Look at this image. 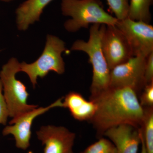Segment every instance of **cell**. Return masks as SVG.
Wrapping results in <instances>:
<instances>
[{"instance_id":"obj_1","label":"cell","mask_w":153,"mask_h":153,"mask_svg":"<svg viewBox=\"0 0 153 153\" xmlns=\"http://www.w3.org/2000/svg\"><path fill=\"white\" fill-rule=\"evenodd\" d=\"M90 100L96 110L90 121L98 135L108 129L122 124L139 128L144 116V108L140 103L137 93L129 88H110Z\"/></svg>"},{"instance_id":"obj_2","label":"cell","mask_w":153,"mask_h":153,"mask_svg":"<svg viewBox=\"0 0 153 153\" xmlns=\"http://www.w3.org/2000/svg\"><path fill=\"white\" fill-rule=\"evenodd\" d=\"M106 25L94 24L89 30V38L86 42L77 40L71 50L85 52L92 66L93 76L90 86V98L103 93L110 88L111 70L102 52L101 40Z\"/></svg>"},{"instance_id":"obj_3","label":"cell","mask_w":153,"mask_h":153,"mask_svg":"<svg viewBox=\"0 0 153 153\" xmlns=\"http://www.w3.org/2000/svg\"><path fill=\"white\" fill-rule=\"evenodd\" d=\"M62 14L71 19L64 24L69 32H75L90 24L115 25L118 20L107 13L100 0H62Z\"/></svg>"},{"instance_id":"obj_4","label":"cell","mask_w":153,"mask_h":153,"mask_svg":"<svg viewBox=\"0 0 153 153\" xmlns=\"http://www.w3.org/2000/svg\"><path fill=\"white\" fill-rule=\"evenodd\" d=\"M20 71V63L15 57H12L2 66L0 71L4 97L7 107L9 116L13 117L9 123L27 113L37 108V105L27 103L29 94L25 84L16 78V74Z\"/></svg>"},{"instance_id":"obj_5","label":"cell","mask_w":153,"mask_h":153,"mask_svg":"<svg viewBox=\"0 0 153 153\" xmlns=\"http://www.w3.org/2000/svg\"><path fill=\"white\" fill-rule=\"evenodd\" d=\"M64 41L56 36L48 35L45 48L41 56L30 64L20 63V71L27 74L33 88H36L38 76L44 78L50 71L63 74L65 71V63L62 52H67Z\"/></svg>"},{"instance_id":"obj_6","label":"cell","mask_w":153,"mask_h":153,"mask_svg":"<svg viewBox=\"0 0 153 153\" xmlns=\"http://www.w3.org/2000/svg\"><path fill=\"white\" fill-rule=\"evenodd\" d=\"M116 26L128 42L133 56L147 57L153 52V27L127 18L118 20Z\"/></svg>"},{"instance_id":"obj_7","label":"cell","mask_w":153,"mask_h":153,"mask_svg":"<svg viewBox=\"0 0 153 153\" xmlns=\"http://www.w3.org/2000/svg\"><path fill=\"white\" fill-rule=\"evenodd\" d=\"M146 57L134 56L111 70L110 88H129L136 92L146 85L145 68Z\"/></svg>"},{"instance_id":"obj_8","label":"cell","mask_w":153,"mask_h":153,"mask_svg":"<svg viewBox=\"0 0 153 153\" xmlns=\"http://www.w3.org/2000/svg\"><path fill=\"white\" fill-rule=\"evenodd\" d=\"M101 48L110 70L133 57L126 39L116 25H106Z\"/></svg>"},{"instance_id":"obj_9","label":"cell","mask_w":153,"mask_h":153,"mask_svg":"<svg viewBox=\"0 0 153 153\" xmlns=\"http://www.w3.org/2000/svg\"><path fill=\"white\" fill-rule=\"evenodd\" d=\"M62 98L59 99L47 107L36 108L18 118L10 124L13 126H7L3 131L4 136L13 135L16 140V146L19 149L26 150L30 145L31 137V128L34 120L49 110L56 107H62Z\"/></svg>"},{"instance_id":"obj_10","label":"cell","mask_w":153,"mask_h":153,"mask_svg":"<svg viewBox=\"0 0 153 153\" xmlns=\"http://www.w3.org/2000/svg\"><path fill=\"white\" fill-rule=\"evenodd\" d=\"M36 134L44 146V153H74L75 134L66 128L43 126Z\"/></svg>"},{"instance_id":"obj_11","label":"cell","mask_w":153,"mask_h":153,"mask_svg":"<svg viewBox=\"0 0 153 153\" xmlns=\"http://www.w3.org/2000/svg\"><path fill=\"white\" fill-rule=\"evenodd\" d=\"M103 135L114 145L118 153H137L141 143L140 128L122 124L108 129Z\"/></svg>"},{"instance_id":"obj_12","label":"cell","mask_w":153,"mask_h":153,"mask_svg":"<svg viewBox=\"0 0 153 153\" xmlns=\"http://www.w3.org/2000/svg\"><path fill=\"white\" fill-rule=\"evenodd\" d=\"M63 98L62 107L68 108L75 120H91L96 110V105L94 102L90 100H86L82 94L74 91L69 92Z\"/></svg>"},{"instance_id":"obj_13","label":"cell","mask_w":153,"mask_h":153,"mask_svg":"<svg viewBox=\"0 0 153 153\" xmlns=\"http://www.w3.org/2000/svg\"><path fill=\"white\" fill-rule=\"evenodd\" d=\"M53 0H27L16 10L18 29L25 31L30 25L39 21L43 10Z\"/></svg>"},{"instance_id":"obj_14","label":"cell","mask_w":153,"mask_h":153,"mask_svg":"<svg viewBox=\"0 0 153 153\" xmlns=\"http://www.w3.org/2000/svg\"><path fill=\"white\" fill-rule=\"evenodd\" d=\"M153 0H130L128 18L149 24L152 19L150 8Z\"/></svg>"},{"instance_id":"obj_15","label":"cell","mask_w":153,"mask_h":153,"mask_svg":"<svg viewBox=\"0 0 153 153\" xmlns=\"http://www.w3.org/2000/svg\"><path fill=\"white\" fill-rule=\"evenodd\" d=\"M141 133L148 153H153V107L145 108Z\"/></svg>"},{"instance_id":"obj_16","label":"cell","mask_w":153,"mask_h":153,"mask_svg":"<svg viewBox=\"0 0 153 153\" xmlns=\"http://www.w3.org/2000/svg\"><path fill=\"white\" fill-rule=\"evenodd\" d=\"M82 153H118V152L110 140L101 137L96 142L88 147Z\"/></svg>"},{"instance_id":"obj_17","label":"cell","mask_w":153,"mask_h":153,"mask_svg":"<svg viewBox=\"0 0 153 153\" xmlns=\"http://www.w3.org/2000/svg\"><path fill=\"white\" fill-rule=\"evenodd\" d=\"M110 8L118 20L126 19L128 16L129 0H106Z\"/></svg>"},{"instance_id":"obj_18","label":"cell","mask_w":153,"mask_h":153,"mask_svg":"<svg viewBox=\"0 0 153 153\" xmlns=\"http://www.w3.org/2000/svg\"><path fill=\"white\" fill-rule=\"evenodd\" d=\"M139 100L140 103L143 108L153 107V82L146 84Z\"/></svg>"},{"instance_id":"obj_19","label":"cell","mask_w":153,"mask_h":153,"mask_svg":"<svg viewBox=\"0 0 153 153\" xmlns=\"http://www.w3.org/2000/svg\"><path fill=\"white\" fill-rule=\"evenodd\" d=\"M2 84L0 79V124L6 125L9 114L7 107L2 94Z\"/></svg>"},{"instance_id":"obj_20","label":"cell","mask_w":153,"mask_h":153,"mask_svg":"<svg viewBox=\"0 0 153 153\" xmlns=\"http://www.w3.org/2000/svg\"><path fill=\"white\" fill-rule=\"evenodd\" d=\"M145 80L146 85L153 82V52L146 57L145 68Z\"/></svg>"},{"instance_id":"obj_21","label":"cell","mask_w":153,"mask_h":153,"mask_svg":"<svg viewBox=\"0 0 153 153\" xmlns=\"http://www.w3.org/2000/svg\"><path fill=\"white\" fill-rule=\"evenodd\" d=\"M141 143L142 144V149L140 153H148L147 152L145 146L144 142L143 139L142 135L141 133Z\"/></svg>"},{"instance_id":"obj_22","label":"cell","mask_w":153,"mask_h":153,"mask_svg":"<svg viewBox=\"0 0 153 153\" xmlns=\"http://www.w3.org/2000/svg\"><path fill=\"white\" fill-rule=\"evenodd\" d=\"M0 1H3L4 2H10L13 1V0H0Z\"/></svg>"},{"instance_id":"obj_23","label":"cell","mask_w":153,"mask_h":153,"mask_svg":"<svg viewBox=\"0 0 153 153\" xmlns=\"http://www.w3.org/2000/svg\"><path fill=\"white\" fill-rule=\"evenodd\" d=\"M80 153H82V152Z\"/></svg>"}]
</instances>
